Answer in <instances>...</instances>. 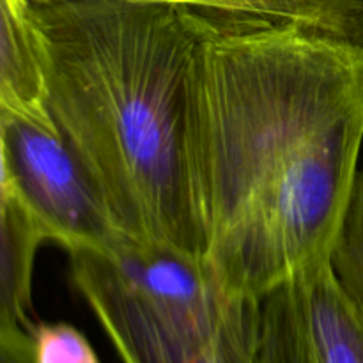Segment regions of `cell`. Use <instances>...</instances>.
<instances>
[{"mask_svg":"<svg viewBox=\"0 0 363 363\" xmlns=\"http://www.w3.org/2000/svg\"><path fill=\"white\" fill-rule=\"evenodd\" d=\"M0 138L18 201L45 241L67 254H105L128 240L57 128L0 106Z\"/></svg>","mask_w":363,"mask_h":363,"instance_id":"3957f363","label":"cell"},{"mask_svg":"<svg viewBox=\"0 0 363 363\" xmlns=\"http://www.w3.org/2000/svg\"><path fill=\"white\" fill-rule=\"evenodd\" d=\"M191 7L211 14L298 25L363 43V0H138Z\"/></svg>","mask_w":363,"mask_h":363,"instance_id":"8992f818","label":"cell"},{"mask_svg":"<svg viewBox=\"0 0 363 363\" xmlns=\"http://www.w3.org/2000/svg\"><path fill=\"white\" fill-rule=\"evenodd\" d=\"M0 363H35L34 340L27 328L0 323Z\"/></svg>","mask_w":363,"mask_h":363,"instance_id":"8fae6325","label":"cell"},{"mask_svg":"<svg viewBox=\"0 0 363 363\" xmlns=\"http://www.w3.org/2000/svg\"><path fill=\"white\" fill-rule=\"evenodd\" d=\"M330 264L347 296L363 312V167L330 252Z\"/></svg>","mask_w":363,"mask_h":363,"instance_id":"9c48e42d","label":"cell"},{"mask_svg":"<svg viewBox=\"0 0 363 363\" xmlns=\"http://www.w3.org/2000/svg\"><path fill=\"white\" fill-rule=\"evenodd\" d=\"M48 116L130 238L204 261L194 152L216 14L138 0H20Z\"/></svg>","mask_w":363,"mask_h":363,"instance_id":"7a4b0ae2","label":"cell"},{"mask_svg":"<svg viewBox=\"0 0 363 363\" xmlns=\"http://www.w3.org/2000/svg\"><path fill=\"white\" fill-rule=\"evenodd\" d=\"M257 363H314L294 279L259 300Z\"/></svg>","mask_w":363,"mask_h":363,"instance_id":"ba28073f","label":"cell"},{"mask_svg":"<svg viewBox=\"0 0 363 363\" xmlns=\"http://www.w3.org/2000/svg\"><path fill=\"white\" fill-rule=\"evenodd\" d=\"M35 363H101L87 337L67 323L32 326Z\"/></svg>","mask_w":363,"mask_h":363,"instance_id":"30bf717a","label":"cell"},{"mask_svg":"<svg viewBox=\"0 0 363 363\" xmlns=\"http://www.w3.org/2000/svg\"><path fill=\"white\" fill-rule=\"evenodd\" d=\"M45 238L18 197L0 188V323L28 328L35 255Z\"/></svg>","mask_w":363,"mask_h":363,"instance_id":"52a82bcc","label":"cell"},{"mask_svg":"<svg viewBox=\"0 0 363 363\" xmlns=\"http://www.w3.org/2000/svg\"><path fill=\"white\" fill-rule=\"evenodd\" d=\"M314 363H363V312L328 261L293 277Z\"/></svg>","mask_w":363,"mask_h":363,"instance_id":"277c9868","label":"cell"},{"mask_svg":"<svg viewBox=\"0 0 363 363\" xmlns=\"http://www.w3.org/2000/svg\"><path fill=\"white\" fill-rule=\"evenodd\" d=\"M259 300H243L215 335L165 333L121 350L123 363H257Z\"/></svg>","mask_w":363,"mask_h":363,"instance_id":"5b68a950","label":"cell"},{"mask_svg":"<svg viewBox=\"0 0 363 363\" xmlns=\"http://www.w3.org/2000/svg\"><path fill=\"white\" fill-rule=\"evenodd\" d=\"M363 43L216 14L195 92L204 264L261 300L328 261L358 176Z\"/></svg>","mask_w":363,"mask_h":363,"instance_id":"6da1fadb","label":"cell"}]
</instances>
